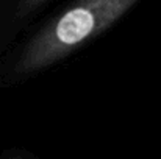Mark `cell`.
Here are the masks:
<instances>
[{
  "mask_svg": "<svg viewBox=\"0 0 161 159\" xmlns=\"http://www.w3.org/2000/svg\"><path fill=\"white\" fill-rule=\"evenodd\" d=\"M139 0H74L25 45L16 62L17 77L33 75L88 44L114 25Z\"/></svg>",
  "mask_w": 161,
  "mask_h": 159,
  "instance_id": "obj_1",
  "label": "cell"
},
{
  "mask_svg": "<svg viewBox=\"0 0 161 159\" xmlns=\"http://www.w3.org/2000/svg\"><path fill=\"white\" fill-rule=\"evenodd\" d=\"M49 0H17V13H19V16L25 17V16L38 11Z\"/></svg>",
  "mask_w": 161,
  "mask_h": 159,
  "instance_id": "obj_2",
  "label": "cell"
},
{
  "mask_svg": "<svg viewBox=\"0 0 161 159\" xmlns=\"http://www.w3.org/2000/svg\"><path fill=\"white\" fill-rule=\"evenodd\" d=\"M9 159H24V158H20V156H14V158H9Z\"/></svg>",
  "mask_w": 161,
  "mask_h": 159,
  "instance_id": "obj_3",
  "label": "cell"
}]
</instances>
